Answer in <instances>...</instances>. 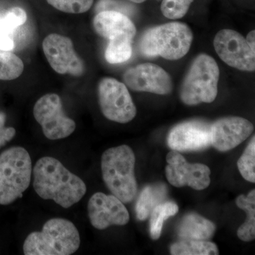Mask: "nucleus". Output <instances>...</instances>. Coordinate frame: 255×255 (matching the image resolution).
I'll return each mask as SVG.
<instances>
[{
	"label": "nucleus",
	"instance_id": "2eb2a0df",
	"mask_svg": "<svg viewBox=\"0 0 255 255\" xmlns=\"http://www.w3.org/2000/svg\"><path fill=\"white\" fill-rule=\"evenodd\" d=\"M211 145L221 152H227L237 147L251 136L254 127L250 121L242 117L220 119L211 124Z\"/></svg>",
	"mask_w": 255,
	"mask_h": 255
},
{
	"label": "nucleus",
	"instance_id": "9b49d317",
	"mask_svg": "<svg viewBox=\"0 0 255 255\" xmlns=\"http://www.w3.org/2000/svg\"><path fill=\"white\" fill-rule=\"evenodd\" d=\"M43 50L46 59L56 73L73 76H82L85 65L74 49L73 41L68 37L51 33L44 38Z\"/></svg>",
	"mask_w": 255,
	"mask_h": 255
},
{
	"label": "nucleus",
	"instance_id": "7ed1b4c3",
	"mask_svg": "<svg viewBox=\"0 0 255 255\" xmlns=\"http://www.w3.org/2000/svg\"><path fill=\"white\" fill-rule=\"evenodd\" d=\"M80 246V233L71 221L52 219L43 225L41 232L28 235L23 250L26 255H70Z\"/></svg>",
	"mask_w": 255,
	"mask_h": 255
},
{
	"label": "nucleus",
	"instance_id": "7c9ffc66",
	"mask_svg": "<svg viewBox=\"0 0 255 255\" xmlns=\"http://www.w3.org/2000/svg\"><path fill=\"white\" fill-rule=\"evenodd\" d=\"M247 43H248L250 47L253 51L255 52V31L253 30V31H251L248 33V36H247L246 38Z\"/></svg>",
	"mask_w": 255,
	"mask_h": 255
},
{
	"label": "nucleus",
	"instance_id": "a878e982",
	"mask_svg": "<svg viewBox=\"0 0 255 255\" xmlns=\"http://www.w3.org/2000/svg\"><path fill=\"white\" fill-rule=\"evenodd\" d=\"M194 0H162L161 11L166 18L179 19L187 14Z\"/></svg>",
	"mask_w": 255,
	"mask_h": 255
},
{
	"label": "nucleus",
	"instance_id": "423d86ee",
	"mask_svg": "<svg viewBox=\"0 0 255 255\" xmlns=\"http://www.w3.org/2000/svg\"><path fill=\"white\" fill-rule=\"evenodd\" d=\"M31 159L22 147H12L0 155V204L9 205L29 187Z\"/></svg>",
	"mask_w": 255,
	"mask_h": 255
},
{
	"label": "nucleus",
	"instance_id": "f8f14e48",
	"mask_svg": "<svg viewBox=\"0 0 255 255\" xmlns=\"http://www.w3.org/2000/svg\"><path fill=\"white\" fill-rule=\"evenodd\" d=\"M126 86L132 91L169 95L173 90L172 78L163 68L153 63H143L129 68L124 74Z\"/></svg>",
	"mask_w": 255,
	"mask_h": 255
},
{
	"label": "nucleus",
	"instance_id": "f03ea898",
	"mask_svg": "<svg viewBox=\"0 0 255 255\" xmlns=\"http://www.w3.org/2000/svg\"><path fill=\"white\" fill-rule=\"evenodd\" d=\"M193 38L192 31L187 23H164L144 32L139 49L145 57L160 56L166 60H177L187 54Z\"/></svg>",
	"mask_w": 255,
	"mask_h": 255
},
{
	"label": "nucleus",
	"instance_id": "39448f33",
	"mask_svg": "<svg viewBox=\"0 0 255 255\" xmlns=\"http://www.w3.org/2000/svg\"><path fill=\"white\" fill-rule=\"evenodd\" d=\"M219 65L210 55L201 53L193 60L180 89V99L188 106L211 103L218 95Z\"/></svg>",
	"mask_w": 255,
	"mask_h": 255
},
{
	"label": "nucleus",
	"instance_id": "bb28decb",
	"mask_svg": "<svg viewBox=\"0 0 255 255\" xmlns=\"http://www.w3.org/2000/svg\"><path fill=\"white\" fill-rule=\"evenodd\" d=\"M55 9L70 13L82 14L86 12L93 4L94 0H46Z\"/></svg>",
	"mask_w": 255,
	"mask_h": 255
},
{
	"label": "nucleus",
	"instance_id": "f257e3e1",
	"mask_svg": "<svg viewBox=\"0 0 255 255\" xmlns=\"http://www.w3.org/2000/svg\"><path fill=\"white\" fill-rule=\"evenodd\" d=\"M33 188L45 200L54 201L68 209L81 200L87 187L83 180L54 157H41L33 170Z\"/></svg>",
	"mask_w": 255,
	"mask_h": 255
},
{
	"label": "nucleus",
	"instance_id": "c85d7f7f",
	"mask_svg": "<svg viewBox=\"0 0 255 255\" xmlns=\"http://www.w3.org/2000/svg\"><path fill=\"white\" fill-rule=\"evenodd\" d=\"M5 115L0 113V147L6 142L10 141L16 134V130L12 127H4Z\"/></svg>",
	"mask_w": 255,
	"mask_h": 255
},
{
	"label": "nucleus",
	"instance_id": "393cba45",
	"mask_svg": "<svg viewBox=\"0 0 255 255\" xmlns=\"http://www.w3.org/2000/svg\"><path fill=\"white\" fill-rule=\"evenodd\" d=\"M241 175L248 182H255V137L253 136L246 150L238 161Z\"/></svg>",
	"mask_w": 255,
	"mask_h": 255
},
{
	"label": "nucleus",
	"instance_id": "6e6552de",
	"mask_svg": "<svg viewBox=\"0 0 255 255\" xmlns=\"http://www.w3.org/2000/svg\"><path fill=\"white\" fill-rule=\"evenodd\" d=\"M33 116L49 140L65 138L76 128L75 122L64 113L61 99L56 94H47L37 101Z\"/></svg>",
	"mask_w": 255,
	"mask_h": 255
},
{
	"label": "nucleus",
	"instance_id": "0eeeda50",
	"mask_svg": "<svg viewBox=\"0 0 255 255\" xmlns=\"http://www.w3.org/2000/svg\"><path fill=\"white\" fill-rule=\"evenodd\" d=\"M99 102L102 114L112 122L127 124L136 116V107L125 84L112 78L101 80Z\"/></svg>",
	"mask_w": 255,
	"mask_h": 255
},
{
	"label": "nucleus",
	"instance_id": "b1692460",
	"mask_svg": "<svg viewBox=\"0 0 255 255\" xmlns=\"http://www.w3.org/2000/svg\"><path fill=\"white\" fill-rule=\"evenodd\" d=\"M27 19L26 11L21 7L11 8L0 14V32L13 36L14 32Z\"/></svg>",
	"mask_w": 255,
	"mask_h": 255
},
{
	"label": "nucleus",
	"instance_id": "5701e85b",
	"mask_svg": "<svg viewBox=\"0 0 255 255\" xmlns=\"http://www.w3.org/2000/svg\"><path fill=\"white\" fill-rule=\"evenodd\" d=\"M24 65L14 53L0 49V80H12L22 74Z\"/></svg>",
	"mask_w": 255,
	"mask_h": 255
},
{
	"label": "nucleus",
	"instance_id": "f3484780",
	"mask_svg": "<svg viewBox=\"0 0 255 255\" xmlns=\"http://www.w3.org/2000/svg\"><path fill=\"white\" fill-rule=\"evenodd\" d=\"M216 226L200 215L189 214L181 221L177 229L179 238L182 240L208 241L214 236Z\"/></svg>",
	"mask_w": 255,
	"mask_h": 255
},
{
	"label": "nucleus",
	"instance_id": "4be33fe9",
	"mask_svg": "<svg viewBox=\"0 0 255 255\" xmlns=\"http://www.w3.org/2000/svg\"><path fill=\"white\" fill-rule=\"evenodd\" d=\"M132 41L127 37L110 40L105 51V59L110 64L122 63L130 59L132 53Z\"/></svg>",
	"mask_w": 255,
	"mask_h": 255
},
{
	"label": "nucleus",
	"instance_id": "ddd939ff",
	"mask_svg": "<svg viewBox=\"0 0 255 255\" xmlns=\"http://www.w3.org/2000/svg\"><path fill=\"white\" fill-rule=\"evenodd\" d=\"M87 209L92 226L98 230L111 226H125L130 220L124 203L114 195L95 193L89 200Z\"/></svg>",
	"mask_w": 255,
	"mask_h": 255
},
{
	"label": "nucleus",
	"instance_id": "a211bd4d",
	"mask_svg": "<svg viewBox=\"0 0 255 255\" xmlns=\"http://www.w3.org/2000/svg\"><path fill=\"white\" fill-rule=\"evenodd\" d=\"M167 195L165 184H157L144 188L137 201L135 212L137 219L145 221L156 206L162 204Z\"/></svg>",
	"mask_w": 255,
	"mask_h": 255
},
{
	"label": "nucleus",
	"instance_id": "4468645a",
	"mask_svg": "<svg viewBox=\"0 0 255 255\" xmlns=\"http://www.w3.org/2000/svg\"><path fill=\"white\" fill-rule=\"evenodd\" d=\"M211 125L201 120L178 124L169 131L167 144L178 152L204 150L211 145Z\"/></svg>",
	"mask_w": 255,
	"mask_h": 255
},
{
	"label": "nucleus",
	"instance_id": "dca6fc26",
	"mask_svg": "<svg viewBox=\"0 0 255 255\" xmlns=\"http://www.w3.org/2000/svg\"><path fill=\"white\" fill-rule=\"evenodd\" d=\"M93 26L100 36L109 40L119 37H127L132 40L136 34L133 22L127 15L119 11H100L94 18Z\"/></svg>",
	"mask_w": 255,
	"mask_h": 255
},
{
	"label": "nucleus",
	"instance_id": "20e7f679",
	"mask_svg": "<svg viewBox=\"0 0 255 255\" xmlns=\"http://www.w3.org/2000/svg\"><path fill=\"white\" fill-rule=\"evenodd\" d=\"M135 163L133 151L127 145L108 149L102 157L104 182L112 194L125 204L133 200L137 194Z\"/></svg>",
	"mask_w": 255,
	"mask_h": 255
},
{
	"label": "nucleus",
	"instance_id": "1a4fd4ad",
	"mask_svg": "<svg viewBox=\"0 0 255 255\" xmlns=\"http://www.w3.org/2000/svg\"><path fill=\"white\" fill-rule=\"evenodd\" d=\"M214 46L220 58L229 66L241 71H255V52L238 31L221 30L215 36Z\"/></svg>",
	"mask_w": 255,
	"mask_h": 255
},
{
	"label": "nucleus",
	"instance_id": "cd10ccee",
	"mask_svg": "<svg viewBox=\"0 0 255 255\" xmlns=\"http://www.w3.org/2000/svg\"><path fill=\"white\" fill-rule=\"evenodd\" d=\"M97 9L99 12L102 11H116L122 13L128 12L131 10L130 8L127 7V4L116 0H101L97 5Z\"/></svg>",
	"mask_w": 255,
	"mask_h": 255
},
{
	"label": "nucleus",
	"instance_id": "aec40b11",
	"mask_svg": "<svg viewBox=\"0 0 255 255\" xmlns=\"http://www.w3.org/2000/svg\"><path fill=\"white\" fill-rule=\"evenodd\" d=\"M172 255H217L218 247L214 243L206 241L182 240L170 248Z\"/></svg>",
	"mask_w": 255,
	"mask_h": 255
},
{
	"label": "nucleus",
	"instance_id": "9d476101",
	"mask_svg": "<svg viewBox=\"0 0 255 255\" xmlns=\"http://www.w3.org/2000/svg\"><path fill=\"white\" fill-rule=\"evenodd\" d=\"M166 177L175 187L189 186L196 190H204L211 184V170L204 164H191L178 151L167 154Z\"/></svg>",
	"mask_w": 255,
	"mask_h": 255
},
{
	"label": "nucleus",
	"instance_id": "412c9836",
	"mask_svg": "<svg viewBox=\"0 0 255 255\" xmlns=\"http://www.w3.org/2000/svg\"><path fill=\"white\" fill-rule=\"evenodd\" d=\"M179 207L172 201H166L156 206L150 214V235L154 241L158 240L166 220L177 214Z\"/></svg>",
	"mask_w": 255,
	"mask_h": 255
},
{
	"label": "nucleus",
	"instance_id": "2f4dec72",
	"mask_svg": "<svg viewBox=\"0 0 255 255\" xmlns=\"http://www.w3.org/2000/svg\"><path fill=\"white\" fill-rule=\"evenodd\" d=\"M130 1H132V2L134 3H142L144 2V1H146V0H130Z\"/></svg>",
	"mask_w": 255,
	"mask_h": 255
},
{
	"label": "nucleus",
	"instance_id": "6ab92c4d",
	"mask_svg": "<svg viewBox=\"0 0 255 255\" xmlns=\"http://www.w3.org/2000/svg\"><path fill=\"white\" fill-rule=\"evenodd\" d=\"M240 209L246 211L248 219L238 230V237L241 241L249 242L255 238V190L253 189L248 196L241 195L236 199Z\"/></svg>",
	"mask_w": 255,
	"mask_h": 255
},
{
	"label": "nucleus",
	"instance_id": "c756f323",
	"mask_svg": "<svg viewBox=\"0 0 255 255\" xmlns=\"http://www.w3.org/2000/svg\"><path fill=\"white\" fill-rule=\"evenodd\" d=\"M14 48V37L0 32V49L11 51Z\"/></svg>",
	"mask_w": 255,
	"mask_h": 255
}]
</instances>
